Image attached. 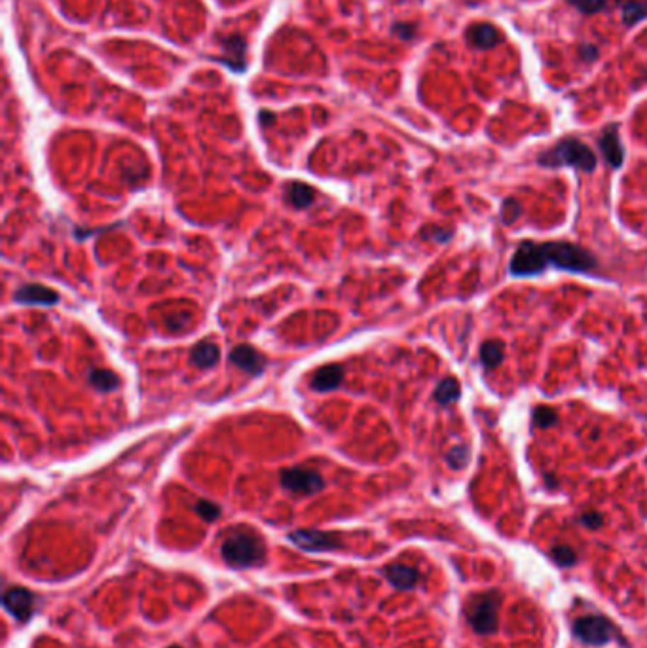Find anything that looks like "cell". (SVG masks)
Returning <instances> with one entry per match:
<instances>
[{
  "mask_svg": "<svg viewBox=\"0 0 647 648\" xmlns=\"http://www.w3.org/2000/svg\"><path fill=\"white\" fill-rule=\"evenodd\" d=\"M222 557L234 569L258 567L266 560V546L262 538L249 529H236L222 543Z\"/></svg>",
  "mask_w": 647,
  "mask_h": 648,
  "instance_id": "cell-1",
  "label": "cell"
},
{
  "mask_svg": "<svg viewBox=\"0 0 647 648\" xmlns=\"http://www.w3.org/2000/svg\"><path fill=\"white\" fill-rule=\"evenodd\" d=\"M539 166L543 167H562V166H570V167H577V169H581V171H594L596 169V154L590 150V148L581 142L579 139H564V141H560L556 146L549 148L545 152L541 154L539 158Z\"/></svg>",
  "mask_w": 647,
  "mask_h": 648,
  "instance_id": "cell-2",
  "label": "cell"
},
{
  "mask_svg": "<svg viewBox=\"0 0 647 648\" xmlns=\"http://www.w3.org/2000/svg\"><path fill=\"white\" fill-rule=\"evenodd\" d=\"M499 608H501V596L496 589H490L467 599L465 616L479 635H490L498 631Z\"/></svg>",
  "mask_w": 647,
  "mask_h": 648,
  "instance_id": "cell-3",
  "label": "cell"
},
{
  "mask_svg": "<svg viewBox=\"0 0 647 648\" xmlns=\"http://www.w3.org/2000/svg\"><path fill=\"white\" fill-rule=\"evenodd\" d=\"M543 248H545L549 264L560 267V270H566V272H592L598 265V260L594 258L592 253H588V250L577 247V245H571V243H543Z\"/></svg>",
  "mask_w": 647,
  "mask_h": 648,
  "instance_id": "cell-4",
  "label": "cell"
},
{
  "mask_svg": "<svg viewBox=\"0 0 647 648\" xmlns=\"http://www.w3.org/2000/svg\"><path fill=\"white\" fill-rule=\"evenodd\" d=\"M546 264H549V260H546L543 245H537L534 241H524L513 256L511 273L515 277H532V275H539V273L545 272Z\"/></svg>",
  "mask_w": 647,
  "mask_h": 648,
  "instance_id": "cell-5",
  "label": "cell"
},
{
  "mask_svg": "<svg viewBox=\"0 0 647 648\" xmlns=\"http://www.w3.org/2000/svg\"><path fill=\"white\" fill-rule=\"evenodd\" d=\"M573 633L585 644L600 647V644H606V642L612 641L615 625L604 616L592 614V616H581L573 624Z\"/></svg>",
  "mask_w": 647,
  "mask_h": 648,
  "instance_id": "cell-6",
  "label": "cell"
},
{
  "mask_svg": "<svg viewBox=\"0 0 647 648\" xmlns=\"http://www.w3.org/2000/svg\"><path fill=\"white\" fill-rule=\"evenodd\" d=\"M281 485L291 493H298V495H314L319 493L325 487L323 476L319 472L309 470V468H287L281 472Z\"/></svg>",
  "mask_w": 647,
  "mask_h": 648,
  "instance_id": "cell-7",
  "label": "cell"
},
{
  "mask_svg": "<svg viewBox=\"0 0 647 648\" xmlns=\"http://www.w3.org/2000/svg\"><path fill=\"white\" fill-rule=\"evenodd\" d=\"M289 540L294 546H298V548L306 550V552H331V550H336L342 546V540H340L338 535L317 529L292 531L291 535H289Z\"/></svg>",
  "mask_w": 647,
  "mask_h": 648,
  "instance_id": "cell-8",
  "label": "cell"
},
{
  "mask_svg": "<svg viewBox=\"0 0 647 648\" xmlns=\"http://www.w3.org/2000/svg\"><path fill=\"white\" fill-rule=\"evenodd\" d=\"M4 608L12 614L13 618L19 622H27V620L35 614L36 597L25 588H10L2 597Z\"/></svg>",
  "mask_w": 647,
  "mask_h": 648,
  "instance_id": "cell-9",
  "label": "cell"
},
{
  "mask_svg": "<svg viewBox=\"0 0 647 648\" xmlns=\"http://www.w3.org/2000/svg\"><path fill=\"white\" fill-rule=\"evenodd\" d=\"M13 300L25 306H55L59 301L57 292L42 284H23L16 290Z\"/></svg>",
  "mask_w": 647,
  "mask_h": 648,
  "instance_id": "cell-10",
  "label": "cell"
},
{
  "mask_svg": "<svg viewBox=\"0 0 647 648\" xmlns=\"http://www.w3.org/2000/svg\"><path fill=\"white\" fill-rule=\"evenodd\" d=\"M230 360H232V364H236L241 370L249 371L253 376H258L264 371L266 368L268 360L266 357L262 353H258L255 347H251V345H238V347L232 349V353H230Z\"/></svg>",
  "mask_w": 647,
  "mask_h": 648,
  "instance_id": "cell-11",
  "label": "cell"
},
{
  "mask_svg": "<svg viewBox=\"0 0 647 648\" xmlns=\"http://www.w3.org/2000/svg\"><path fill=\"white\" fill-rule=\"evenodd\" d=\"M600 148H602V152H604V158L607 159V163L615 169L623 166L624 161V148L621 144V139H619V131L615 125H609L606 127V131L602 133L600 137Z\"/></svg>",
  "mask_w": 647,
  "mask_h": 648,
  "instance_id": "cell-12",
  "label": "cell"
},
{
  "mask_svg": "<svg viewBox=\"0 0 647 648\" xmlns=\"http://www.w3.org/2000/svg\"><path fill=\"white\" fill-rule=\"evenodd\" d=\"M344 379V370L338 364L321 366L311 377V389L319 390V393H327V390L336 389Z\"/></svg>",
  "mask_w": 647,
  "mask_h": 648,
  "instance_id": "cell-13",
  "label": "cell"
},
{
  "mask_svg": "<svg viewBox=\"0 0 647 648\" xmlns=\"http://www.w3.org/2000/svg\"><path fill=\"white\" fill-rule=\"evenodd\" d=\"M467 38L475 47H481V50H490V47L498 46L499 42H501V35H499V30L490 23H479L473 25L467 33Z\"/></svg>",
  "mask_w": 647,
  "mask_h": 648,
  "instance_id": "cell-14",
  "label": "cell"
},
{
  "mask_svg": "<svg viewBox=\"0 0 647 648\" xmlns=\"http://www.w3.org/2000/svg\"><path fill=\"white\" fill-rule=\"evenodd\" d=\"M245 50H247V44L239 35L228 36L224 40V63L234 71H245Z\"/></svg>",
  "mask_w": 647,
  "mask_h": 648,
  "instance_id": "cell-15",
  "label": "cell"
},
{
  "mask_svg": "<svg viewBox=\"0 0 647 648\" xmlns=\"http://www.w3.org/2000/svg\"><path fill=\"white\" fill-rule=\"evenodd\" d=\"M386 577L399 589H412L418 584V571L414 567L401 565V563L387 567Z\"/></svg>",
  "mask_w": 647,
  "mask_h": 648,
  "instance_id": "cell-16",
  "label": "cell"
},
{
  "mask_svg": "<svg viewBox=\"0 0 647 648\" xmlns=\"http://www.w3.org/2000/svg\"><path fill=\"white\" fill-rule=\"evenodd\" d=\"M219 359L220 351L213 342H200L196 347L192 349V362H194L197 368H202V370L213 368V366L219 362Z\"/></svg>",
  "mask_w": 647,
  "mask_h": 648,
  "instance_id": "cell-17",
  "label": "cell"
},
{
  "mask_svg": "<svg viewBox=\"0 0 647 648\" xmlns=\"http://www.w3.org/2000/svg\"><path fill=\"white\" fill-rule=\"evenodd\" d=\"M315 197V192L311 186L304 183H292L287 190V201L297 209H304V207L311 205V201Z\"/></svg>",
  "mask_w": 647,
  "mask_h": 648,
  "instance_id": "cell-18",
  "label": "cell"
},
{
  "mask_svg": "<svg viewBox=\"0 0 647 648\" xmlns=\"http://www.w3.org/2000/svg\"><path fill=\"white\" fill-rule=\"evenodd\" d=\"M462 396V389H459V383H457L456 377H446L439 383V387L435 389V400L442 404V406H448L452 402H456L457 398Z\"/></svg>",
  "mask_w": 647,
  "mask_h": 648,
  "instance_id": "cell-19",
  "label": "cell"
},
{
  "mask_svg": "<svg viewBox=\"0 0 647 648\" xmlns=\"http://www.w3.org/2000/svg\"><path fill=\"white\" fill-rule=\"evenodd\" d=\"M89 383L93 385L97 390H101V393H110V390H116L120 385L118 376L110 370H91L89 371Z\"/></svg>",
  "mask_w": 647,
  "mask_h": 648,
  "instance_id": "cell-20",
  "label": "cell"
},
{
  "mask_svg": "<svg viewBox=\"0 0 647 648\" xmlns=\"http://www.w3.org/2000/svg\"><path fill=\"white\" fill-rule=\"evenodd\" d=\"M503 359H505L503 343L496 342V340H493V342L482 343L481 360H482V364L486 366V368H490V370H492V368H498V366L503 362Z\"/></svg>",
  "mask_w": 647,
  "mask_h": 648,
  "instance_id": "cell-21",
  "label": "cell"
},
{
  "mask_svg": "<svg viewBox=\"0 0 647 648\" xmlns=\"http://www.w3.org/2000/svg\"><path fill=\"white\" fill-rule=\"evenodd\" d=\"M647 18V2L646 0H629L623 6V21L624 25H636Z\"/></svg>",
  "mask_w": 647,
  "mask_h": 648,
  "instance_id": "cell-22",
  "label": "cell"
},
{
  "mask_svg": "<svg viewBox=\"0 0 647 648\" xmlns=\"http://www.w3.org/2000/svg\"><path fill=\"white\" fill-rule=\"evenodd\" d=\"M520 214H522V205H520L515 197H507V199L503 201V207H501V219H503L505 224L517 222V219Z\"/></svg>",
  "mask_w": 647,
  "mask_h": 648,
  "instance_id": "cell-23",
  "label": "cell"
},
{
  "mask_svg": "<svg viewBox=\"0 0 647 648\" xmlns=\"http://www.w3.org/2000/svg\"><path fill=\"white\" fill-rule=\"evenodd\" d=\"M446 461H448V465L454 468V470H459V468H464L467 465V461H469V449L465 448V446H454V448L448 451L446 455Z\"/></svg>",
  "mask_w": 647,
  "mask_h": 648,
  "instance_id": "cell-24",
  "label": "cell"
},
{
  "mask_svg": "<svg viewBox=\"0 0 647 648\" xmlns=\"http://www.w3.org/2000/svg\"><path fill=\"white\" fill-rule=\"evenodd\" d=\"M534 421L535 424H539L541 429H549L552 424H556L559 417H556V412L549 406H539L534 410Z\"/></svg>",
  "mask_w": 647,
  "mask_h": 648,
  "instance_id": "cell-25",
  "label": "cell"
},
{
  "mask_svg": "<svg viewBox=\"0 0 647 648\" xmlns=\"http://www.w3.org/2000/svg\"><path fill=\"white\" fill-rule=\"evenodd\" d=\"M552 560L556 561L559 565L570 567V565H576L577 555H576V552L570 548V546H556V548L552 550Z\"/></svg>",
  "mask_w": 647,
  "mask_h": 648,
  "instance_id": "cell-26",
  "label": "cell"
},
{
  "mask_svg": "<svg viewBox=\"0 0 647 648\" xmlns=\"http://www.w3.org/2000/svg\"><path fill=\"white\" fill-rule=\"evenodd\" d=\"M196 512L197 516L202 519H205V521H214V519H219L220 516V507L211 501H197Z\"/></svg>",
  "mask_w": 647,
  "mask_h": 648,
  "instance_id": "cell-27",
  "label": "cell"
},
{
  "mask_svg": "<svg viewBox=\"0 0 647 648\" xmlns=\"http://www.w3.org/2000/svg\"><path fill=\"white\" fill-rule=\"evenodd\" d=\"M570 2L579 12L588 13V16L600 12L602 8L606 6V0H570Z\"/></svg>",
  "mask_w": 647,
  "mask_h": 648,
  "instance_id": "cell-28",
  "label": "cell"
},
{
  "mask_svg": "<svg viewBox=\"0 0 647 648\" xmlns=\"http://www.w3.org/2000/svg\"><path fill=\"white\" fill-rule=\"evenodd\" d=\"M422 237L423 239H433L437 243H446L452 237V231L439 228V226H429V228L422 230Z\"/></svg>",
  "mask_w": 647,
  "mask_h": 648,
  "instance_id": "cell-29",
  "label": "cell"
},
{
  "mask_svg": "<svg viewBox=\"0 0 647 648\" xmlns=\"http://www.w3.org/2000/svg\"><path fill=\"white\" fill-rule=\"evenodd\" d=\"M579 521H581L585 527H588V529H598V527H602V523H604V518H602V514L598 512H587L583 514L581 518H579Z\"/></svg>",
  "mask_w": 647,
  "mask_h": 648,
  "instance_id": "cell-30",
  "label": "cell"
},
{
  "mask_svg": "<svg viewBox=\"0 0 647 648\" xmlns=\"http://www.w3.org/2000/svg\"><path fill=\"white\" fill-rule=\"evenodd\" d=\"M393 33L401 36V38H404V40H408V38H412V36L416 35V29L414 25L410 23H397L393 27Z\"/></svg>",
  "mask_w": 647,
  "mask_h": 648,
  "instance_id": "cell-31",
  "label": "cell"
},
{
  "mask_svg": "<svg viewBox=\"0 0 647 648\" xmlns=\"http://www.w3.org/2000/svg\"><path fill=\"white\" fill-rule=\"evenodd\" d=\"M260 118H262V124H268V122H273V120H275L272 114H268V112H262Z\"/></svg>",
  "mask_w": 647,
  "mask_h": 648,
  "instance_id": "cell-32",
  "label": "cell"
},
{
  "mask_svg": "<svg viewBox=\"0 0 647 648\" xmlns=\"http://www.w3.org/2000/svg\"><path fill=\"white\" fill-rule=\"evenodd\" d=\"M583 55H596V50L594 47H583Z\"/></svg>",
  "mask_w": 647,
  "mask_h": 648,
  "instance_id": "cell-33",
  "label": "cell"
},
{
  "mask_svg": "<svg viewBox=\"0 0 647 648\" xmlns=\"http://www.w3.org/2000/svg\"><path fill=\"white\" fill-rule=\"evenodd\" d=\"M169 648H181V647H169Z\"/></svg>",
  "mask_w": 647,
  "mask_h": 648,
  "instance_id": "cell-34",
  "label": "cell"
}]
</instances>
